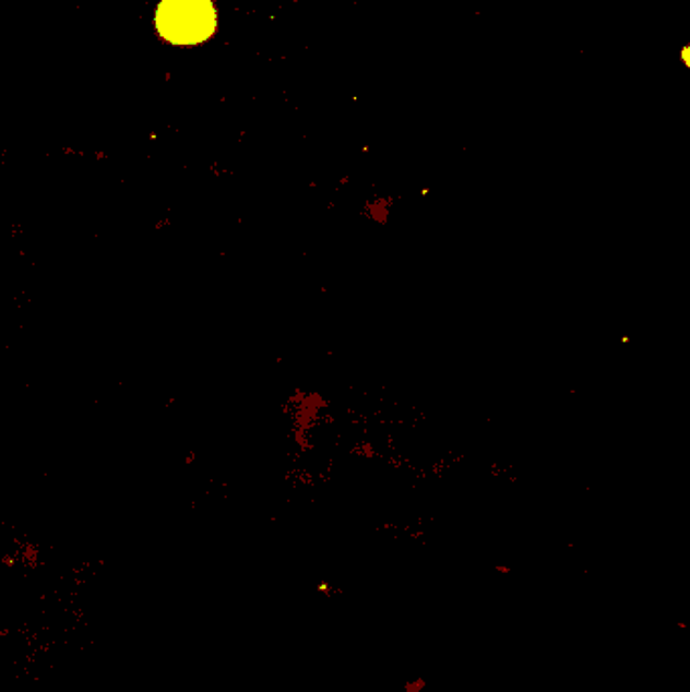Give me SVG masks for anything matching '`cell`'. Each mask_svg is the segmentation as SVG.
Returning <instances> with one entry per match:
<instances>
[{
	"mask_svg": "<svg viewBox=\"0 0 690 692\" xmlns=\"http://www.w3.org/2000/svg\"><path fill=\"white\" fill-rule=\"evenodd\" d=\"M154 27L168 45L197 47L215 37L219 11L215 0H160Z\"/></svg>",
	"mask_w": 690,
	"mask_h": 692,
	"instance_id": "6da1fadb",
	"label": "cell"
},
{
	"mask_svg": "<svg viewBox=\"0 0 690 692\" xmlns=\"http://www.w3.org/2000/svg\"><path fill=\"white\" fill-rule=\"evenodd\" d=\"M680 57H682V63H685V68H690V45H685V47H682V51H680Z\"/></svg>",
	"mask_w": 690,
	"mask_h": 692,
	"instance_id": "7a4b0ae2",
	"label": "cell"
}]
</instances>
